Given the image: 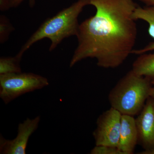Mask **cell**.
I'll list each match as a JSON object with an SVG mask.
<instances>
[{"label":"cell","mask_w":154,"mask_h":154,"mask_svg":"<svg viewBox=\"0 0 154 154\" xmlns=\"http://www.w3.org/2000/svg\"><path fill=\"white\" fill-rule=\"evenodd\" d=\"M40 116L27 118L18 125V133L13 140L6 139L0 136V154H25L29 138L37 129Z\"/></svg>","instance_id":"6"},{"label":"cell","mask_w":154,"mask_h":154,"mask_svg":"<svg viewBox=\"0 0 154 154\" xmlns=\"http://www.w3.org/2000/svg\"><path fill=\"white\" fill-rule=\"evenodd\" d=\"M88 5L89 0H78L45 20L25 42L18 54L22 56L33 44L45 38H48L51 41L49 48L51 51L64 38L77 36L80 25L78 18L84 8Z\"/></svg>","instance_id":"2"},{"label":"cell","mask_w":154,"mask_h":154,"mask_svg":"<svg viewBox=\"0 0 154 154\" xmlns=\"http://www.w3.org/2000/svg\"><path fill=\"white\" fill-rule=\"evenodd\" d=\"M152 84L153 85H154V81H152Z\"/></svg>","instance_id":"19"},{"label":"cell","mask_w":154,"mask_h":154,"mask_svg":"<svg viewBox=\"0 0 154 154\" xmlns=\"http://www.w3.org/2000/svg\"><path fill=\"white\" fill-rule=\"evenodd\" d=\"M132 17L136 21L140 19L148 23V33L154 39V6H146L144 8L137 6L134 11ZM152 51H154V42L142 49L134 50L132 54L140 55Z\"/></svg>","instance_id":"9"},{"label":"cell","mask_w":154,"mask_h":154,"mask_svg":"<svg viewBox=\"0 0 154 154\" xmlns=\"http://www.w3.org/2000/svg\"><path fill=\"white\" fill-rule=\"evenodd\" d=\"M121 114L110 107L100 114L96 121V128L93 133L96 146L118 147L120 137Z\"/></svg>","instance_id":"5"},{"label":"cell","mask_w":154,"mask_h":154,"mask_svg":"<svg viewBox=\"0 0 154 154\" xmlns=\"http://www.w3.org/2000/svg\"><path fill=\"white\" fill-rule=\"evenodd\" d=\"M8 17L5 15L0 16V42L4 43L8 40L10 34L14 30Z\"/></svg>","instance_id":"12"},{"label":"cell","mask_w":154,"mask_h":154,"mask_svg":"<svg viewBox=\"0 0 154 154\" xmlns=\"http://www.w3.org/2000/svg\"><path fill=\"white\" fill-rule=\"evenodd\" d=\"M138 154H154V149L149 150H143L142 151L139 152Z\"/></svg>","instance_id":"17"},{"label":"cell","mask_w":154,"mask_h":154,"mask_svg":"<svg viewBox=\"0 0 154 154\" xmlns=\"http://www.w3.org/2000/svg\"><path fill=\"white\" fill-rule=\"evenodd\" d=\"M91 154H124L117 147L96 146L91 150Z\"/></svg>","instance_id":"13"},{"label":"cell","mask_w":154,"mask_h":154,"mask_svg":"<svg viewBox=\"0 0 154 154\" xmlns=\"http://www.w3.org/2000/svg\"><path fill=\"white\" fill-rule=\"evenodd\" d=\"M49 84L46 78L33 73L0 75V98L7 105L19 96Z\"/></svg>","instance_id":"4"},{"label":"cell","mask_w":154,"mask_h":154,"mask_svg":"<svg viewBox=\"0 0 154 154\" xmlns=\"http://www.w3.org/2000/svg\"><path fill=\"white\" fill-rule=\"evenodd\" d=\"M22 56L17 54L14 57H1L0 58V75L15 73L22 72L20 62Z\"/></svg>","instance_id":"11"},{"label":"cell","mask_w":154,"mask_h":154,"mask_svg":"<svg viewBox=\"0 0 154 154\" xmlns=\"http://www.w3.org/2000/svg\"><path fill=\"white\" fill-rule=\"evenodd\" d=\"M25 0H11V7L17 8L20 4L23 2ZM29 5L31 8H33L35 4L36 0H28Z\"/></svg>","instance_id":"15"},{"label":"cell","mask_w":154,"mask_h":154,"mask_svg":"<svg viewBox=\"0 0 154 154\" xmlns=\"http://www.w3.org/2000/svg\"><path fill=\"white\" fill-rule=\"evenodd\" d=\"M11 7V0H0V10L2 11H8Z\"/></svg>","instance_id":"14"},{"label":"cell","mask_w":154,"mask_h":154,"mask_svg":"<svg viewBox=\"0 0 154 154\" xmlns=\"http://www.w3.org/2000/svg\"><path fill=\"white\" fill-rule=\"evenodd\" d=\"M132 64L131 69L137 74L154 81V53L139 55Z\"/></svg>","instance_id":"10"},{"label":"cell","mask_w":154,"mask_h":154,"mask_svg":"<svg viewBox=\"0 0 154 154\" xmlns=\"http://www.w3.org/2000/svg\"><path fill=\"white\" fill-rule=\"evenodd\" d=\"M152 86L151 80L131 69L109 92L108 99L110 106L122 115L137 116L149 97Z\"/></svg>","instance_id":"3"},{"label":"cell","mask_w":154,"mask_h":154,"mask_svg":"<svg viewBox=\"0 0 154 154\" xmlns=\"http://www.w3.org/2000/svg\"><path fill=\"white\" fill-rule=\"evenodd\" d=\"M147 6H154V0H138Z\"/></svg>","instance_id":"16"},{"label":"cell","mask_w":154,"mask_h":154,"mask_svg":"<svg viewBox=\"0 0 154 154\" xmlns=\"http://www.w3.org/2000/svg\"><path fill=\"white\" fill-rule=\"evenodd\" d=\"M139 144L145 150L154 149V99L149 97L135 118Z\"/></svg>","instance_id":"7"},{"label":"cell","mask_w":154,"mask_h":154,"mask_svg":"<svg viewBox=\"0 0 154 154\" xmlns=\"http://www.w3.org/2000/svg\"><path fill=\"white\" fill-rule=\"evenodd\" d=\"M138 136L134 116L122 115L118 148L124 154H132L138 144Z\"/></svg>","instance_id":"8"},{"label":"cell","mask_w":154,"mask_h":154,"mask_svg":"<svg viewBox=\"0 0 154 154\" xmlns=\"http://www.w3.org/2000/svg\"><path fill=\"white\" fill-rule=\"evenodd\" d=\"M150 96L154 99V87H152L151 89Z\"/></svg>","instance_id":"18"},{"label":"cell","mask_w":154,"mask_h":154,"mask_svg":"<svg viewBox=\"0 0 154 154\" xmlns=\"http://www.w3.org/2000/svg\"><path fill=\"white\" fill-rule=\"evenodd\" d=\"M96 14L79 25L78 46L70 62L72 67L88 58L97 65L115 69L132 54L137 36L132 14L137 5L133 0H89Z\"/></svg>","instance_id":"1"}]
</instances>
